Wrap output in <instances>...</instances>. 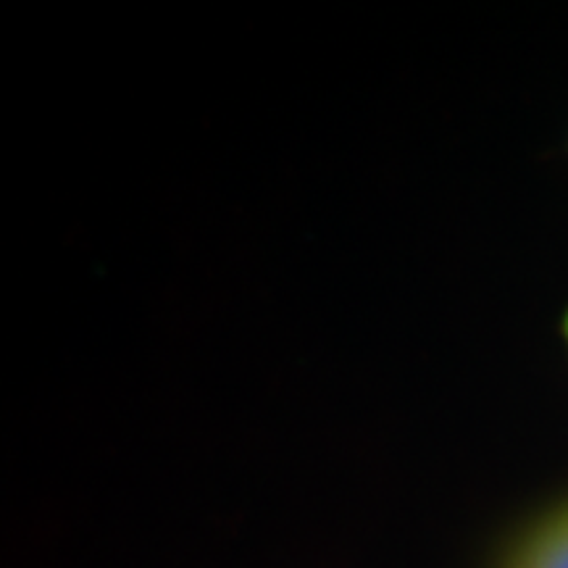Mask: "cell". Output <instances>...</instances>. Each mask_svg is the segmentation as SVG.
<instances>
[{
	"label": "cell",
	"instance_id": "7a4b0ae2",
	"mask_svg": "<svg viewBox=\"0 0 568 568\" xmlns=\"http://www.w3.org/2000/svg\"><path fill=\"white\" fill-rule=\"evenodd\" d=\"M564 329H566V337H568V314H566V324H564Z\"/></svg>",
	"mask_w": 568,
	"mask_h": 568
},
{
	"label": "cell",
	"instance_id": "6da1fadb",
	"mask_svg": "<svg viewBox=\"0 0 568 568\" xmlns=\"http://www.w3.org/2000/svg\"><path fill=\"white\" fill-rule=\"evenodd\" d=\"M503 568H568V503L535 524Z\"/></svg>",
	"mask_w": 568,
	"mask_h": 568
}]
</instances>
